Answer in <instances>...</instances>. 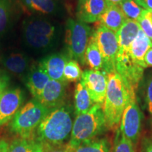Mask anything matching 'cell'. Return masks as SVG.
I'll return each mask as SVG.
<instances>
[{
	"instance_id": "22",
	"label": "cell",
	"mask_w": 152,
	"mask_h": 152,
	"mask_svg": "<svg viewBox=\"0 0 152 152\" xmlns=\"http://www.w3.org/2000/svg\"><path fill=\"white\" fill-rule=\"evenodd\" d=\"M85 64H87L91 70L100 71L103 68L102 54L92 36H91L85 53Z\"/></svg>"
},
{
	"instance_id": "7",
	"label": "cell",
	"mask_w": 152,
	"mask_h": 152,
	"mask_svg": "<svg viewBox=\"0 0 152 152\" xmlns=\"http://www.w3.org/2000/svg\"><path fill=\"white\" fill-rule=\"evenodd\" d=\"M92 37L97 45L103 59L102 71L109 74L115 71V64L119 51L116 33L103 26L97 25L92 33Z\"/></svg>"
},
{
	"instance_id": "21",
	"label": "cell",
	"mask_w": 152,
	"mask_h": 152,
	"mask_svg": "<svg viewBox=\"0 0 152 152\" xmlns=\"http://www.w3.org/2000/svg\"><path fill=\"white\" fill-rule=\"evenodd\" d=\"M42 143L36 140L35 137H18L9 144L7 152H42Z\"/></svg>"
},
{
	"instance_id": "15",
	"label": "cell",
	"mask_w": 152,
	"mask_h": 152,
	"mask_svg": "<svg viewBox=\"0 0 152 152\" xmlns=\"http://www.w3.org/2000/svg\"><path fill=\"white\" fill-rule=\"evenodd\" d=\"M50 80L47 74L38 64L30 68L26 73L25 83L34 98L37 99Z\"/></svg>"
},
{
	"instance_id": "3",
	"label": "cell",
	"mask_w": 152,
	"mask_h": 152,
	"mask_svg": "<svg viewBox=\"0 0 152 152\" xmlns=\"http://www.w3.org/2000/svg\"><path fill=\"white\" fill-rule=\"evenodd\" d=\"M108 130L102 105L94 104L86 113L76 115L69 143L74 148L97 138Z\"/></svg>"
},
{
	"instance_id": "29",
	"label": "cell",
	"mask_w": 152,
	"mask_h": 152,
	"mask_svg": "<svg viewBox=\"0 0 152 152\" xmlns=\"http://www.w3.org/2000/svg\"><path fill=\"white\" fill-rule=\"evenodd\" d=\"M137 21L140 25L141 30L152 42V17L151 11L144 9L141 16Z\"/></svg>"
},
{
	"instance_id": "18",
	"label": "cell",
	"mask_w": 152,
	"mask_h": 152,
	"mask_svg": "<svg viewBox=\"0 0 152 152\" xmlns=\"http://www.w3.org/2000/svg\"><path fill=\"white\" fill-rule=\"evenodd\" d=\"M152 47V42L142 30L139 31L130 48V53L133 60L144 68H147L144 64V56L148 50Z\"/></svg>"
},
{
	"instance_id": "26",
	"label": "cell",
	"mask_w": 152,
	"mask_h": 152,
	"mask_svg": "<svg viewBox=\"0 0 152 152\" xmlns=\"http://www.w3.org/2000/svg\"><path fill=\"white\" fill-rule=\"evenodd\" d=\"M83 71L78 62L75 60H69L66 64L64 71V77L66 81L76 82L81 80Z\"/></svg>"
},
{
	"instance_id": "2",
	"label": "cell",
	"mask_w": 152,
	"mask_h": 152,
	"mask_svg": "<svg viewBox=\"0 0 152 152\" xmlns=\"http://www.w3.org/2000/svg\"><path fill=\"white\" fill-rule=\"evenodd\" d=\"M134 97H136V91L119 74L116 72L108 74L107 88L102 106L108 129L118 130L123 111Z\"/></svg>"
},
{
	"instance_id": "4",
	"label": "cell",
	"mask_w": 152,
	"mask_h": 152,
	"mask_svg": "<svg viewBox=\"0 0 152 152\" xmlns=\"http://www.w3.org/2000/svg\"><path fill=\"white\" fill-rule=\"evenodd\" d=\"M39 101L34 99L18 110L11 120L10 130L19 137H30L34 135L36 129L49 111Z\"/></svg>"
},
{
	"instance_id": "5",
	"label": "cell",
	"mask_w": 152,
	"mask_h": 152,
	"mask_svg": "<svg viewBox=\"0 0 152 152\" xmlns=\"http://www.w3.org/2000/svg\"><path fill=\"white\" fill-rule=\"evenodd\" d=\"M23 31L25 42L37 52H45L50 49L56 35V28L52 22L37 17L26 20Z\"/></svg>"
},
{
	"instance_id": "1",
	"label": "cell",
	"mask_w": 152,
	"mask_h": 152,
	"mask_svg": "<svg viewBox=\"0 0 152 152\" xmlns=\"http://www.w3.org/2000/svg\"><path fill=\"white\" fill-rule=\"evenodd\" d=\"M73 122V108L64 104L49 111L36 129L34 137L42 144L60 145L68 143Z\"/></svg>"
},
{
	"instance_id": "32",
	"label": "cell",
	"mask_w": 152,
	"mask_h": 152,
	"mask_svg": "<svg viewBox=\"0 0 152 152\" xmlns=\"http://www.w3.org/2000/svg\"><path fill=\"white\" fill-rule=\"evenodd\" d=\"M142 152H152V137H145L142 141Z\"/></svg>"
},
{
	"instance_id": "23",
	"label": "cell",
	"mask_w": 152,
	"mask_h": 152,
	"mask_svg": "<svg viewBox=\"0 0 152 152\" xmlns=\"http://www.w3.org/2000/svg\"><path fill=\"white\" fill-rule=\"evenodd\" d=\"M30 11L41 14H54L58 10L56 0H21Z\"/></svg>"
},
{
	"instance_id": "35",
	"label": "cell",
	"mask_w": 152,
	"mask_h": 152,
	"mask_svg": "<svg viewBox=\"0 0 152 152\" xmlns=\"http://www.w3.org/2000/svg\"><path fill=\"white\" fill-rule=\"evenodd\" d=\"M144 64L147 67L151 66L152 67V47L150 48L148 52L146 53L145 56H144Z\"/></svg>"
},
{
	"instance_id": "16",
	"label": "cell",
	"mask_w": 152,
	"mask_h": 152,
	"mask_svg": "<svg viewBox=\"0 0 152 152\" xmlns=\"http://www.w3.org/2000/svg\"><path fill=\"white\" fill-rule=\"evenodd\" d=\"M128 19L118 5H109L101 15L97 22L98 25L103 26L116 33Z\"/></svg>"
},
{
	"instance_id": "6",
	"label": "cell",
	"mask_w": 152,
	"mask_h": 152,
	"mask_svg": "<svg viewBox=\"0 0 152 152\" xmlns=\"http://www.w3.org/2000/svg\"><path fill=\"white\" fill-rule=\"evenodd\" d=\"M92 28L85 23L69 18L66 22L65 45L71 59L84 65L85 53L92 35Z\"/></svg>"
},
{
	"instance_id": "37",
	"label": "cell",
	"mask_w": 152,
	"mask_h": 152,
	"mask_svg": "<svg viewBox=\"0 0 152 152\" xmlns=\"http://www.w3.org/2000/svg\"><path fill=\"white\" fill-rule=\"evenodd\" d=\"M123 0H105L106 4L107 6L109 5H120Z\"/></svg>"
},
{
	"instance_id": "13",
	"label": "cell",
	"mask_w": 152,
	"mask_h": 152,
	"mask_svg": "<svg viewBox=\"0 0 152 152\" xmlns=\"http://www.w3.org/2000/svg\"><path fill=\"white\" fill-rule=\"evenodd\" d=\"M69 60L71 58L67 54L61 52L54 53L44 57L39 62V66L51 80L66 82L64 77V71Z\"/></svg>"
},
{
	"instance_id": "19",
	"label": "cell",
	"mask_w": 152,
	"mask_h": 152,
	"mask_svg": "<svg viewBox=\"0 0 152 152\" xmlns=\"http://www.w3.org/2000/svg\"><path fill=\"white\" fill-rule=\"evenodd\" d=\"M4 66L16 75L28 73L30 65L29 58L22 53L12 52L4 56L1 59Z\"/></svg>"
},
{
	"instance_id": "34",
	"label": "cell",
	"mask_w": 152,
	"mask_h": 152,
	"mask_svg": "<svg viewBox=\"0 0 152 152\" xmlns=\"http://www.w3.org/2000/svg\"><path fill=\"white\" fill-rule=\"evenodd\" d=\"M140 7L147 11H152V0H134Z\"/></svg>"
},
{
	"instance_id": "12",
	"label": "cell",
	"mask_w": 152,
	"mask_h": 152,
	"mask_svg": "<svg viewBox=\"0 0 152 152\" xmlns=\"http://www.w3.org/2000/svg\"><path fill=\"white\" fill-rule=\"evenodd\" d=\"M66 94V82L50 80L37 100L45 107L52 109L64 105Z\"/></svg>"
},
{
	"instance_id": "33",
	"label": "cell",
	"mask_w": 152,
	"mask_h": 152,
	"mask_svg": "<svg viewBox=\"0 0 152 152\" xmlns=\"http://www.w3.org/2000/svg\"><path fill=\"white\" fill-rule=\"evenodd\" d=\"M9 84V77L7 75L0 74V96L6 90Z\"/></svg>"
},
{
	"instance_id": "27",
	"label": "cell",
	"mask_w": 152,
	"mask_h": 152,
	"mask_svg": "<svg viewBox=\"0 0 152 152\" xmlns=\"http://www.w3.org/2000/svg\"><path fill=\"white\" fill-rule=\"evenodd\" d=\"M134 144L121 133L120 129L116 130L112 152H134Z\"/></svg>"
},
{
	"instance_id": "11",
	"label": "cell",
	"mask_w": 152,
	"mask_h": 152,
	"mask_svg": "<svg viewBox=\"0 0 152 152\" xmlns=\"http://www.w3.org/2000/svg\"><path fill=\"white\" fill-rule=\"evenodd\" d=\"M23 94L19 88L6 90L0 96V125L13 119L23 102Z\"/></svg>"
},
{
	"instance_id": "31",
	"label": "cell",
	"mask_w": 152,
	"mask_h": 152,
	"mask_svg": "<svg viewBox=\"0 0 152 152\" xmlns=\"http://www.w3.org/2000/svg\"><path fill=\"white\" fill-rule=\"evenodd\" d=\"M146 102L149 113L152 115V75L148 80L146 90Z\"/></svg>"
},
{
	"instance_id": "9",
	"label": "cell",
	"mask_w": 152,
	"mask_h": 152,
	"mask_svg": "<svg viewBox=\"0 0 152 152\" xmlns=\"http://www.w3.org/2000/svg\"><path fill=\"white\" fill-rule=\"evenodd\" d=\"M142 118V113L137 99L132 98L123 111L119 129L123 135L134 144L140 137Z\"/></svg>"
},
{
	"instance_id": "38",
	"label": "cell",
	"mask_w": 152,
	"mask_h": 152,
	"mask_svg": "<svg viewBox=\"0 0 152 152\" xmlns=\"http://www.w3.org/2000/svg\"><path fill=\"white\" fill-rule=\"evenodd\" d=\"M151 17H152V11H151Z\"/></svg>"
},
{
	"instance_id": "28",
	"label": "cell",
	"mask_w": 152,
	"mask_h": 152,
	"mask_svg": "<svg viewBox=\"0 0 152 152\" xmlns=\"http://www.w3.org/2000/svg\"><path fill=\"white\" fill-rule=\"evenodd\" d=\"M11 14V2L9 0H0V35L8 26Z\"/></svg>"
},
{
	"instance_id": "30",
	"label": "cell",
	"mask_w": 152,
	"mask_h": 152,
	"mask_svg": "<svg viewBox=\"0 0 152 152\" xmlns=\"http://www.w3.org/2000/svg\"><path fill=\"white\" fill-rule=\"evenodd\" d=\"M42 152H75V148L69 143H66L60 145H48L42 144Z\"/></svg>"
},
{
	"instance_id": "17",
	"label": "cell",
	"mask_w": 152,
	"mask_h": 152,
	"mask_svg": "<svg viewBox=\"0 0 152 152\" xmlns=\"http://www.w3.org/2000/svg\"><path fill=\"white\" fill-rule=\"evenodd\" d=\"M140 30L141 28L137 20L128 19L116 33L119 50H129Z\"/></svg>"
},
{
	"instance_id": "8",
	"label": "cell",
	"mask_w": 152,
	"mask_h": 152,
	"mask_svg": "<svg viewBox=\"0 0 152 152\" xmlns=\"http://www.w3.org/2000/svg\"><path fill=\"white\" fill-rule=\"evenodd\" d=\"M144 68L133 60L129 50H119L115 64V71L121 76L125 83L137 90L143 77Z\"/></svg>"
},
{
	"instance_id": "24",
	"label": "cell",
	"mask_w": 152,
	"mask_h": 152,
	"mask_svg": "<svg viewBox=\"0 0 152 152\" xmlns=\"http://www.w3.org/2000/svg\"><path fill=\"white\" fill-rule=\"evenodd\" d=\"M75 152H111V149L107 139L97 137L80 144Z\"/></svg>"
},
{
	"instance_id": "20",
	"label": "cell",
	"mask_w": 152,
	"mask_h": 152,
	"mask_svg": "<svg viewBox=\"0 0 152 152\" xmlns=\"http://www.w3.org/2000/svg\"><path fill=\"white\" fill-rule=\"evenodd\" d=\"M74 99V112L75 115L86 113L94 105L86 87L81 80L75 86Z\"/></svg>"
},
{
	"instance_id": "36",
	"label": "cell",
	"mask_w": 152,
	"mask_h": 152,
	"mask_svg": "<svg viewBox=\"0 0 152 152\" xmlns=\"http://www.w3.org/2000/svg\"><path fill=\"white\" fill-rule=\"evenodd\" d=\"M9 144L5 140H0V152H7Z\"/></svg>"
},
{
	"instance_id": "25",
	"label": "cell",
	"mask_w": 152,
	"mask_h": 152,
	"mask_svg": "<svg viewBox=\"0 0 152 152\" xmlns=\"http://www.w3.org/2000/svg\"><path fill=\"white\" fill-rule=\"evenodd\" d=\"M119 7L127 18L134 20H137L144 10L134 0H123Z\"/></svg>"
},
{
	"instance_id": "14",
	"label": "cell",
	"mask_w": 152,
	"mask_h": 152,
	"mask_svg": "<svg viewBox=\"0 0 152 152\" xmlns=\"http://www.w3.org/2000/svg\"><path fill=\"white\" fill-rule=\"evenodd\" d=\"M106 7L105 0H80L77 11V19L85 23L97 22Z\"/></svg>"
},
{
	"instance_id": "10",
	"label": "cell",
	"mask_w": 152,
	"mask_h": 152,
	"mask_svg": "<svg viewBox=\"0 0 152 152\" xmlns=\"http://www.w3.org/2000/svg\"><path fill=\"white\" fill-rule=\"evenodd\" d=\"M80 80L86 87L94 104L103 106L108 83V74L104 71L85 70Z\"/></svg>"
}]
</instances>
